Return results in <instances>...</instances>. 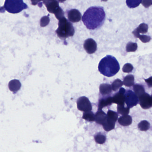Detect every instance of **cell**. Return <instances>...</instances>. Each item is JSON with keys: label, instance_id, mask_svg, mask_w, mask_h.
I'll list each match as a JSON object with an SVG mask.
<instances>
[{"label": "cell", "instance_id": "34", "mask_svg": "<svg viewBox=\"0 0 152 152\" xmlns=\"http://www.w3.org/2000/svg\"><path fill=\"white\" fill-rule=\"evenodd\" d=\"M42 1H43V0H31L32 5H33V6L38 5L39 2H40Z\"/></svg>", "mask_w": 152, "mask_h": 152}, {"label": "cell", "instance_id": "28", "mask_svg": "<svg viewBox=\"0 0 152 152\" xmlns=\"http://www.w3.org/2000/svg\"><path fill=\"white\" fill-rule=\"evenodd\" d=\"M137 49V43L129 42L127 44L126 50L127 52H135Z\"/></svg>", "mask_w": 152, "mask_h": 152}, {"label": "cell", "instance_id": "20", "mask_svg": "<svg viewBox=\"0 0 152 152\" xmlns=\"http://www.w3.org/2000/svg\"><path fill=\"white\" fill-rule=\"evenodd\" d=\"M133 90L134 91V93L137 95L138 97L140 96L142 94L145 93V89L142 85L140 84H135L133 86Z\"/></svg>", "mask_w": 152, "mask_h": 152}, {"label": "cell", "instance_id": "5", "mask_svg": "<svg viewBox=\"0 0 152 152\" xmlns=\"http://www.w3.org/2000/svg\"><path fill=\"white\" fill-rule=\"evenodd\" d=\"M125 102L127 105V107L130 108L137 105L139 103L138 97L132 91L128 90L125 91Z\"/></svg>", "mask_w": 152, "mask_h": 152}, {"label": "cell", "instance_id": "15", "mask_svg": "<svg viewBox=\"0 0 152 152\" xmlns=\"http://www.w3.org/2000/svg\"><path fill=\"white\" fill-rule=\"evenodd\" d=\"M118 123L122 126H129L132 123V118L129 115H122L118 119Z\"/></svg>", "mask_w": 152, "mask_h": 152}, {"label": "cell", "instance_id": "37", "mask_svg": "<svg viewBox=\"0 0 152 152\" xmlns=\"http://www.w3.org/2000/svg\"><path fill=\"white\" fill-rule=\"evenodd\" d=\"M59 2L60 3H63V2H64L66 0H58Z\"/></svg>", "mask_w": 152, "mask_h": 152}, {"label": "cell", "instance_id": "27", "mask_svg": "<svg viewBox=\"0 0 152 152\" xmlns=\"http://www.w3.org/2000/svg\"><path fill=\"white\" fill-rule=\"evenodd\" d=\"M123 85V82L120 79H116L112 83V88L114 91H116Z\"/></svg>", "mask_w": 152, "mask_h": 152}, {"label": "cell", "instance_id": "17", "mask_svg": "<svg viewBox=\"0 0 152 152\" xmlns=\"http://www.w3.org/2000/svg\"><path fill=\"white\" fill-rule=\"evenodd\" d=\"M112 86L107 83H103L99 86V91L102 95H107L112 92Z\"/></svg>", "mask_w": 152, "mask_h": 152}, {"label": "cell", "instance_id": "38", "mask_svg": "<svg viewBox=\"0 0 152 152\" xmlns=\"http://www.w3.org/2000/svg\"><path fill=\"white\" fill-rule=\"evenodd\" d=\"M102 1H107V0H102Z\"/></svg>", "mask_w": 152, "mask_h": 152}, {"label": "cell", "instance_id": "10", "mask_svg": "<svg viewBox=\"0 0 152 152\" xmlns=\"http://www.w3.org/2000/svg\"><path fill=\"white\" fill-rule=\"evenodd\" d=\"M67 17L68 20L70 22L75 23L80 21L82 16L79 10L76 9H72L68 11Z\"/></svg>", "mask_w": 152, "mask_h": 152}, {"label": "cell", "instance_id": "19", "mask_svg": "<svg viewBox=\"0 0 152 152\" xmlns=\"http://www.w3.org/2000/svg\"><path fill=\"white\" fill-rule=\"evenodd\" d=\"M102 125H103V128L106 131H110L114 129L115 123L107 119L106 121L102 124Z\"/></svg>", "mask_w": 152, "mask_h": 152}, {"label": "cell", "instance_id": "4", "mask_svg": "<svg viewBox=\"0 0 152 152\" xmlns=\"http://www.w3.org/2000/svg\"><path fill=\"white\" fill-rule=\"evenodd\" d=\"M4 8L9 13L15 14L26 9L27 6L23 0H6Z\"/></svg>", "mask_w": 152, "mask_h": 152}, {"label": "cell", "instance_id": "31", "mask_svg": "<svg viewBox=\"0 0 152 152\" xmlns=\"http://www.w3.org/2000/svg\"><path fill=\"white\" fill-rule=\"evenodd\" d=\"M133 69V66L131 64H125L123 67L122 70L124 72L130 73L132 72Z\"/></svg>", "mask_w": 152, "mask_h": 152}, {"label": "cell", "instance_id": "25", "mask_svg": "<svg viewBox=\"0 0 152 152\" xmlns=\"http://www.w3.org/2000/svg\"><path fill=\"white\" fill-rule=\"evenodd\" d=\"M107 119L114 122H116L118 119V115L116 112L112 110H108L107 113Z\"/></svg>", "mask_w": 152, "mask_h": 152}, {"label": "cell", "instance_id": "35", "mask_svg": "<svg viewBox=\"0 0 152 152\" xmlns=\"http://www.w3.org/2000/svg\"><path fill=\"white\" fill-rule=\"evenodd\" d=\"M145 81L147 83L149 87H152V77H150L147 80H145Z\"/></svg>", "mask_w": 152, "mask_h": 152}, {"label": "cell", "instance_id": "26", "mask_svg": "<svg viewBox=\"0 0 152 152\" xmlns=\"http://www.w3.org/2000/svg\"><path fill=\"white\" fill-rule=\"evenodd\" d=\"M117 108L118 113L122 115H128L129 113L130 108L128 107H125L124 105H118Z\"/></svg>", "mask_w": 152, "mask_h": 152}, {"label": "cell", "instance_id": "12", "mask_svg": "<svg viewBox=\"0 0 152 152\" xmlns=\"http://www.w3.org/2000/svg\"><path fill=\"white\" fill-rule=\"evenodd\" d=\"M112 100H113V103H115L120 105H124V103H125L124 93L119 91L118 93L115 94L114 96L112 97Z\"/></svg>", "mask_w": 152, "mask_h": 152}, {"label": "cell", "instance_id": "29", "mask_svg": "<svg viewBox=\"0 0 152 152\" xmlns=\"http://www.w3.org/2000/svg\"><path fill=\"white\" fill-rule=\"evenodd\" d=\"M56 17L58 20H60V19L64 17V12L63 11V10L59 7L57 10L54 13Z\"/></svg>", "mask_w": 152, "mask_h": 152}, {"label": "cell", "instance_id": "22", "mask_svg": "<svg viewBox=\"0 0 152 152\" xmlns=\"http://www.w3.org/2000/svg\"><path fill=\"white\" fill-rule=\"evenodd\" d=\"M150 124L145 120L141 121L138 125V128L141 131H146L150 128Z\"/></svg>", "mask_w": 152, "mask_h": 152}, {"label": "cell", "instance_id": "3", "mask_svg": "<svg viewBox=\"0 0 152 152\" xmlns=\"http://www.w3.org/2000/svg\"><path fill=\"white\" fill-rule=\"evenodd\" d=\"M58 27L56 31L58 36L61 39H66L73 36L75 29L72 24L65 18H63L59 20Z\"/></svg>", "mask_w": 152, "mask_h": 152}, {"label": "cell", "instance_id": "16", "mask_svg": "<svg viewBox=\"0 0 152 152\" xmlns=\"http://www.w3.org/2000/svg\"><path fill=\"white\" fill-rule=\"evenodd\" d=\"M113 103L112 97L111 96L101 99L99 100L98 104V110H101L105 107L111 105Z\"/></svg>", "mask_w": 152, "mask_h": 152}, {"label": "cell", "instance_id": "33", "mask_svg": "<svg viewBox=\"0 0 152 152\" xmlns=\"http://www.w3.org/2000/svg\"><path fill=\"white\" fill-rule=\"evenodd\" d=\"M141 3L145 8H148L152 5V0H142Z\"/></svg>", "mask_w": 152, "mask_h": 152}, {"label": "cell", "instance_id": "30", "mask_svg": "<svg viewBox=\"0 0 152 152\" xmlns=\"http://www.w3.org/2000/svg\"><path fill=\"white\" fill-rule=\"evenodd\" d=\"M49 17L48 16H44L40 20V26L41 27H43L48 26L50 23Z\"/></svg>", "mask_w": 152, "mask_h": 152}, {"label": "cell", "instance_id": "23", "mask_svg": "<svg viewBox=\"0 0 152 152\" xmlns=\"http://www.w3.org/2000/svg\"><path fill=\"white\" fill-rule=\"evenodd\" d=\"M94 139L98 144L102 145L105 142L106 137L101 133H98L94 136Z\"/></svg>", "mask_w": 152, "mask_h": 152}, {"label": "cell", "instance_id": "6", "mask_svg": "<svg viewBox=\"0 0 152 152\" xmlns=\"http://www.w3.org/2000/svg\"><path fill=\"white\" fill-rule=\"evenodd\" d=\"M77 108L80 111L88 112L91 111L92 105L88 98L82 96L79 98L77 101Z\"/></svg>", "mask_w": 152, "mask_h": 152}, {"label": "cell", "instance_id": "9", "mask_svg": "<svg viewBox=\"0 0 152 152\" xmlns=\"http://www.w3.org/2000/svg\"><path fill=\"white\" fill-rule=\"evenodd\" d=\"M43 3L50 13L54 14L59 7V3L57 0H43Z\"/></svg>", "mask_w": 152, "mask_h": 152}, {"label": "cell", "instance_id": "2", "mask_svg": "<svg viewBox=\"0 0 152 152\" xmlns=\"http://www.w3.org/2000/svg\"><path fill=\"white\" fill-rule=\"evenodd\" d=\"M98 69L99 72L103 75L111 77L114 76L119 72L120 64L114 57L107 55L100 60Z\"/></svg>", "mask_w": 152, "mask_h": 152}, {"label": "cell", "instance_id": "21", "mask_svg": "<svg viewBox=\"0 0 152 152\" xmlns=\"http://www.w3.org/2000/svg\"><path fill=\"white\" fill-rule=\"evenodd\" d=\"M83 119L89 122L95 121V114L91 111L84 112L82 117Z\"/></svg>", "mask_w": 152, "mask_h": 152}, {"label": "cell", "instance_id": "24", "mask_svg": "<svg viewBox=\"0 0 152 152\" xmlns=\"http://www.w3.org/2000/svg\"><path fill=\"white\" fill-rule=\"evenodd\" d=\"M142 0H126L127 6L130 8H134L139 6Z\"/></svg>", "mask_w": 152, "mask_h": 152}, {"label": "cell", "instance_id": "39", "mask_svg": "<svg viewBox=\"0 0 152 152\" xmlns=\"http://www.w3.org/2000/svg\"><path fill=\"white\" fill-rule=\"evenodd\" d=\"M0 8H1V7H0ZM1 9H2V8H1V9H0V12H1Z\"/></svg>", "mask_w": 152, "mask_h": 152}, {"label": "cell", "instance_id": "32", "mask_svg": "<svg viewBox=\"0 0 152 152\" xmlns=\"http://www.w3.org/2000/svg\"><path fill=\"white\" fill-rule=\"evenodd\" d=\"M138 38H139L140 41L144 43L149 42L151 40V37L150 36H147V35H140V34Z\"/></svg>", "mask_w": 152, "mask_h": 152}, {"label": "cell", "instance_id": "18", "mask_svg": "<svg viewBox=\"0 0 152 152\" xmlns=\"http://www.w3.org/2000/svg\"><path fill=\"white\" fill-rule=\"evenodd\" d=\"M123 85H125L126 87H130L133 86L134 84V77L132 75H127L124 79L123 82Z\"/></svg>", "mask_w": 152, "mask_h": 152}, {"label": "cell", "instance_id": "8", "mask_svg": "<svg viewBox=\"0 0 152 152\" xmlns=\"http://www.w3.org/2000/svg\"><path fill=\"white\" fill-rule=\"evenodd\" d=\"M83 47L88 54H92L96 50L97 44L93 39H88L84 42Z\"/></svg>", "mask_w": 152, "mask_h": 152}, {"label": "cell", "instance_id": "13", "mask_svg": "<svg viewBox=\"0 0 152 152\" xmlns=\"http://www.w3.org/2000/svg\"><path fill=\"white\" fill-rule=\"evenodd\" d=\"M95 121L96 123L102 125L107 119V115L102 110H99L95 115Z\"/></svg>", "mask_w": 152, "mask_h": 152}, {"label": "cell", "instance_id": "14", "mask_svg": "<svg viewBox=\"0 0 152 152\" xmlns=\"http://www.w3.org/2000/svg\"><path fill=\"white\" fill-rule=\"evenodd\" d=\"M148 29V26L145 23H141L140 25L139 26L135 29L132 34H134L136 38H138L140 34H145L147 32Z\"/></svg>", "mask_w": 152, "mask_h": 152}, {"label": "cell", "instance_id": "1", "mask_svg": "<svg viewBox=\"0 0 152 152\" xmlns=\"http://www.w3.org/2000/svg\"><path fill=\"white\" fill-rule=\"evenodd\" d=\"M105 13L103 8L93 7L84 13L82 21L88 29L95 30L102 26L104 22Z\"/></svg>", "mask_w": 152, "mask_h": 152}, {"label": "cell", "instance_id": "7", "mask_svg": "<svg viewBox=\"0 0 152 152\" xmlns=\"http://www.w3.org/2000/svg\"><path fill=\"white\" fill-rule=\"evenodd\" d=\"M139 102L142 108L147 109L152 107V99L151 96L148 93H144L138 97Z\"/></svg>", "mask_w": 152, "mask_h": 152}, {"label": "cell", "instance_id": "11", "mask_svg": "<svg viewBox=\"0 0 152 152\" xmlns=\"http://www.w3.org/2000/svg\"><path fill=\"white\" fill-rule=\"evenodd\" d=\"M8 86L10 91L15 93L20 90L22 84L19 80L14 79L10 81Z\"/></svg>", "mask_w": 152, "mask_h": 152}, {"label": "cell", "instance_id": "36", "mask_svg": "<svg viewBox=\"0 0 152 152\" xmlns=\"http://www.w3.org/2000/svg\"><path fill=\"white\" fill-rule=\"evenodd\" d=\"M119 91H120V92H122V93H125L126 91H125V89L124 88H121L120 90H119Z\"/></svg>", "mask_w": 152, "mask_h": 152}]
</instances>
